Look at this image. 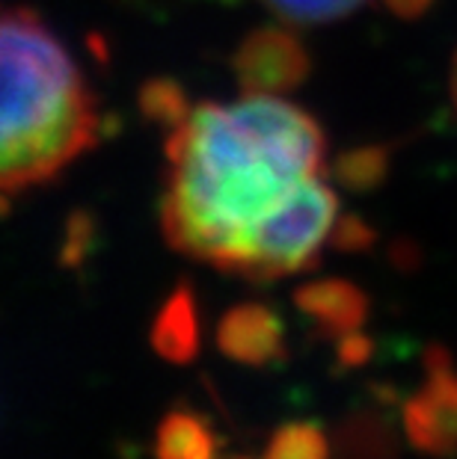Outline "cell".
Here are the masks:
<instances>
[{
    "label": "cell",
    "mask_w": 457,
    "mask_h": 459,
    "mask_svg": "<svg viewBox=\"0 0 457 459\" xmlns=\"http://www.w3.org/2000/svg\"><path fill=\"white\" fill-rule=\"evenodd\" d=\"M449 92H452V104H454V113H457V54L452 60V77H449Z\"/></svg>",
    "instance_id": "cell-12"
},
{
    "label": "cell",
    "mask_w": 457,
    "mask_h": 459,
    "mask_svg": "<svg viewBox=\"0 0 457 459\" xmlns=\"http://www.w3.org/2000/svg\"><path fill=\"white\" fill-rule=\"evenodd\" d=\"M220 350L244 365H270L286 350L282 320L268 306L247 302L232 308L220 324Z\"/></svg>",
    "instance_id": "cell-6"
},
{
    "label": "cell",
    "mask_w": 457,
    "mask_h": 459,
    "mask_svg": "<svg viewBox=\"0 0 457 459\" xmlns=\"http://www.w3.org/2000/svg\"><path fill=\"white\" fill-rule=\"evenodd\" d=\"M297 306L321 329V335L338 341L359 332L368 315V299L363 290L338 279L312 281V285L300 288Z\"/></svg>",
    "instance_id": "cell-7"
},
{
    "label": "cell",
    "mask_w": 457,
    "mask_h": 459,
    "mask_svg": "<svg viewBox=\"0 0 457 459\" xmlns=\"http://www.w3.org/2000/svg\"><path fill=\"white\" fill-rule=\"evenodd\" d=\"M265 459H330V442L309 421L286 424L270 438Z\"/></svg>",
    "instance_id": "cell-11"
},
{
    "label": "cell",
    "mask_w": 457,
    "mask_h": 459,
    "mask_svg": "<svg viewBox=\"0 0 457 459\" xmlns=\"http://www.w3.org/2000/svg\"><path fill=\"white\" fill-rule=\"evenodd\" d=\"M154 347L176 361L193 356V350H197V317H193L188 297L172 299L161 315L158 326H154Z\"/></svg>",
    "instance_id": "cell-9"
},
{
    "label": "cell",
    "mask_w": 457,
    "mask_h": 459,
    "mask_svg": "<svg viewBox=\"0 0 457 459\" xmlns=\"http://www.w3.org/2000/svg\"><path fill=\"white\" fill-rule=\"evenodd\" d=\"M427 374L404 403V429L416 451L436 459L457 456V368L445 350L425 356Z\"/></svg>",
    "instance_id": "cell-4"
},
{
    "label": "cell",
    "mask_w": 457,
    "mask_h": 459,
    "mask_svg": "<svg viewBox=\"0 0 457 459\" xmlns=\"http://www.w3.org/2000/svg\"><path fill=\"white\" fill-rule=\"evenodd\" d=\"M214 436L197 415L176 412L161 424L158 459H211Z\"/></svg>",
    "instance_id": "cell-8"
},
{
    "label": "cell",
    "mask_w": 457,
    "mask_h": 459,
    "mask_svg": "<svg viewBox=\"0 0 457 459\" xmlns=\"http://www.w3.org/2000/svg\"><path fill=\"white\" fill-rule=\"evenodd\" d=\"M145 110L167 125L163 234L223 273L300 184L327 172L324 128L282 95L188 104L172 86H152Z\"/></svg>",
    "instance_id": "cell-1"
},
{
    "label": "cell",
    "mask_w": 457,
    "mask_h": 459,
    "mask_svg": "<svg viewBox=\"0 0 457 459\" xmlns=\"http://www.w3.org/2000/svg\"><path fill=\"white\" fill-rule=\"evenodd\" d=\"M235 74L244 92L282 95L306 81L309 54L291 33L261 27L241 42L235 54Z\"/></svg>",
    "instance_id": "cell-5"
},
{
    "label": "cell",
    "mask_w": 457,
    "mask_h": 459,
    "mask_svg": "<svg viewBox=\"0 0 457 459\" xmlns=\"http://www.w3.org/2000/svg\"><path fill=\"white\" fill-rule=\"evenodd\" d=\"M99 99L31 9H0V193L42 187L101 140Z\"/></svg>",
    "instance_id": "cell-2"
},
{
    "label": "cell",
    "mask_w": 457,
    "mask_h": 459,
    "mask_svg": "<svg viewBox=\"0 0 457 459\" xmlns=\"http://www.w3.org/2000/svg\"><path fill=\"white\" fill-rule=\"evenodd\" d=\"M261 4L286 24L315 27V24H330V22H338V18L354 15L356 9H363L365 4H372V0H261Z\"/></svg>",
    "instance_id": "cell-10"
},
{
    "label": "cell",
    "mask_w": 457,
    "mask_h": 459,
    "mask_svg": "<svg viewBox=\"0 0 457 459\" xmlns=\"http://www.w3.org/2000/svg\"><path fill=\"white\" fill-rule=\"evenodd\" d=\"M345 220L342 199L324 175L309 178L250 234L226 273L250 281H274L312 270L321 252L338 247Z\"/></svg>",
    "instance_id": "cell-3"
}]
</instances>
